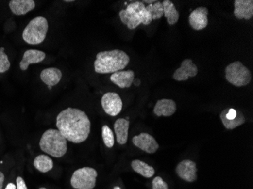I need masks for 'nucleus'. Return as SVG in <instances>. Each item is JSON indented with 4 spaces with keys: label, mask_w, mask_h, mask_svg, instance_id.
<instances>
[{
    "label": "nucleus",
    "mask_w": 253,
    "mask_h": 189,
    "mask_svg": "<svg viewBox=\"0 0 253 189\" xmlns=\"http://www.w3.org/2000/svg\"><path fill=\"white\" fill-rule=\"evenodd\" d=\"M40 148L50 156L60 158L67 153V140L58 129H50L42 136Z\"/></svg>",
    "instance_id": "3"
},
{
    "label": "nucleus",
    "mask_w": 253,
    "mask_h": 189,
    "mask_svg": "<svg viewBox=\"0 0 253 189\" xmlns=\"http://www.w3.org/2000/svg\"><path fill=\"white\" fill-rule=\"evenodd\" d=\"M9 5L13 14L23 16L34 10L36 4L34 0H12Z\"/></svg>",
    "instance_id": "18"
},
{
    "label": "nucleus",
    "mask_w": 253,
    "mask_h": 189,
    "mask_svg": "<svg viewBox=\"0 0 253 189\" xmlns=\"http://www.w3.org/2000/svg\"><path fill=\"white\" fill-rule=\"evenodd\" d=\"M114 189H121V188L119 187V186H116V187L114 188Z\"/></svg>",
    "instance_id": "32"
},
{
    "label": "nucleus",
    "mask_w": 253,
    "mask_h": 189,
    "mask_svg": "<svg viewBox=\"0 0 253 189\" xmlns=\"http://www.w3.org/2000/svg\"><path fill=\"white\" fill-rule=\"evenodd\" d=\"M220 120L222 121L223 125L227 129H235V128L238 127L239 126L243 125L245 121H246L243 113L241 111H239V110H237V115H236L235 120H231H231L226 119L223 111L220 113Z\"/></svg>",
    "instance_id": "23"
},
{
    "label": "nucleus",
    "mask_w": 253,
    "mask_h": 189,
    "mask_svg": "<svg viewBox=\"0 0 253 189\" xmlns=\"http://www.w3.org/2000/svg\"><path fill=\"white\" fill-rule=\"evenodd\" d=\"M197 164L192 160H183L176 167V173L181 179L186 182H192L197 180Z\"/></svg>",
    "instance_id": "10"
},
{
    "label": "nucleus",
    "mask_w": 253,
    "mask_h": 189,
    "mask_svg": "<svg viewBox=\"0 0 253 189\" xmlns=\"http://www.w3.org/2000/svg\"><path fill=\"white\" fill-rule=\"evenodd\" d=\"M5 189H16V186L13 184V183H9V184H8V186H6Z\"/></svg>",
    "instance_id": "30"
},
{
    "label": "nucleus",
    "mask_w": 253,
    "mask_h": 189,
    "mask_svg": "<svg viewBox=\"0 0 253 189\" xmlns=\"http://www.w3.org/2000/svg\"><path fill=\"white\" fill-rule=\"evenodd\" d=\"M46 58L45 52L40 50H27L23 55L22 60L20 62L21 71H27L31 64H38L43 62Z\"/></svg>",
    "instance_id": "13"
},
{
    "label": "nucleus",
    "mask_w": 253,
    "mask_h": 189,
    "mask_svg": "<svg viewBox=\"0 0 253 189\" xmlns=\"http://www.w3.org/2000/svg\"><path fill=\"white\" fill-rule=\"evenodd\" d=\"M56 126L67 141L79 144L89 137L91 123L83 110L67 108L57 116Z\"/></svg>",
    "instance_id": "1"
},
{
    "label": "nucleus",
    "mask_w": 253,
    "mask_h": 189,
    "mask_svg": "<svg viewBox=\"0 0 253 189\" xmlns=\"http://www.w3.org/2000/svg\"><path fill=\"white\" fill-rule=\"evenodd\" d=\"M163 5L164 16L167 18L168 24L170 25L178 23L179 20L180 14L173 3L170 0H165L162 2Z\"/></svg>",
    "instance_id": "20"
},
{
    "label": "nucleus",
    "mask_w": 253,
    "mask_h": 189,
    "mask_svg": "<svg viewBox=\"0 0 253 189\" xmlns=\"http://www.w3.org/2000/svg\"><path fill=\"white\" fill-rule=\"evenodd\" d=\"M114 84L121 89L130 88L135 80V72L133 71H119L113 73L110 77Z\"/></svg>",
    "instance_id": "16"
},
{
    "label": "nucleus",
    "mask_w": 253,
    "mask_h": 189,
    "mask_svg": "<svg viewBox=\"0 0 253 189\" xmlns=\"http://www.w3.org/2000/svg\"><path fill=\"white\" fill-rule=\"evenodd\" d=\"M101 104L105 113L112 117L118 115L122 110V100L118 93H105L101 99Z\"/></svg>",
    "instance_id": "8"
},
{
    "label": "nucleus",
    "mask_w": 253,
    "mask_h": 189,
    "mask_svg": "<svg viewBox=\"0 0 253 189\" xmlns=\"http://www.w3.org/2000/svg\"><path fill=\"white\" fill-rule=\"evenodd\" d=\"M62 78V71L56 67H49L40 73V79L43 83L48 86L49 90H52V86H56Z\"/></svg>",
    "instance_id": "15"
},
{
    "label": "nucleus",
    "mask_w": 253,
    "mask_h": 189,
    "mask_svg": "<svg viewBox=\"0 0 253 189\" xmlns=\"http://www.w3.org/2000/svg\"><path fill=\"white\" fill-rule=\"evenodd\" d=\"M198 74V68L191 59H185L181 63V67L177 69L173 74V78L177 81H186L189 78H195Z\"/></svg>",
    "instance_id": "11"
},
{
    "label": "nucleus",
    "mask_w": 253,
    "mask_h": 189,
    "mask_svg": "<svg viewBox=\"0 0 253 189\" xmlns=\"http://www.w3.org/2000/svg\"><path fill=\"white\" fill-rule=\"evenodd\" d=\"M129 124V121L124 118L118 119L114 124V129L118 144H124L128 142Z\"/></svg>",
    "instance_id": "19"
},
{
    "label": "nucleus",
    "mask_w": 253,
    "mask_h": 189,
    "mask_svg": "<svg viewBox=\"0 0 253 189\" xmlns=\"http://www.w3.org/2000/svg\"><path fill=\"white\" fill-rule=\"evenodd\" d=\"M4 50H5L4 48H0V73L1 74L9 71L11 66L8 55L4 52Z\"/></svg>",
    "instance_id": "26"
},
{
    "label": "nucleus",
    "mask_w": 253,
    "mask_h": 189,
    "mask_svg": "<svg viewBox=\"0 0 253 189\" xmlns=\"http://www.w3.org/2000/svg\"><path fill=\"white\" fill-rule=\"evenodd\" d=\"M65 2H74V0H66V1H65Z\"/></svg>",
    "instance_id": "31"
},
{
    "label": "nucleus",
    "mask_w": 253,
    "mask_h": 189,
    "mask_svg": "<svg viewBox=\"0 0 253 189\" xmlns=\"http://www.w3.org/2000/svg\"><path fill=\"white\" fill-rule=\"evenodd\" d=\"M119 16L121 22L125 24L130 30L136 29L141 24L149 25L152 21L151 15L146 8L135 14H129L124 9H122L119 12Z\"/></svg>",
    "instance_id": "7"
},
{
    "label": "nucleus",
    "mask_w": 253,
    "mask_h": 189,
    "mask_svg": "<svg viewBox=\"0 0 253 189\" xmlns=\"http://www.w3.org/2000/svg\"><path fill=\"white\" fill-rule=\"evenodd\" d=\"M4 180H5V176H4V174L2 173V172H0V189H2Z\"/></svg>",
    "instance_id": "29"
},
{
    "label": "nucleus",
    "mask_w": 253,
    "mask_h": 189,
    "mask_svg": "<svg viewBox=\"0 0 253 189\" xmlns=\"http://www.w3.org/2000/svg\"><path fill=\"white\" fill-rule=\"evenodd\" d=\"M130 57L119 49L99 52L94 62V70L97 74H113L123 71L128 65Z\"/></svg>",
    "instance_id": "2"
},
{
    "label": "nucleus",
    "mask_w": 253,
    "mask_h": 189,
    "mask_svg": "<svg viewBox=\"0 0 253 189\" xmlns=\"http://www.w3.org/2000/svg\"><path fill=\"white\" fill-rule=\"evenodd\" d=\"M225 78L231 84L242 87L250 83L252 75L250 70L243 63L235 62L226 67Z\"/></svg>",
    "instance_id": "5"
},
{
    "label": "nucleus",
    "mask_w": 253,
    "mask_h": 189,
    "mask_svg": "<svg viewBox=\"0 0 253 189\" xmlns=\"http://www.w3.org/2000/svg\"><path fill=\"white\" fill-rule=\"evenodd\" d=\"M34 166L40 172L47 173L53 168V161L47 155H39L34 159Z\"/></svg>",
    "instance_id": "22"
},
{
    "label": "nucleus",
    "mask_w": 253,
    "mask_h": 189,
    "mask_svg": "<svg viewBox=\"0 0 253 189\" xmlns=\"http://www.w3.org/2000/svg\"><path fill=\"white\" fill-rule=\"evenodd\" d=\"M132 141L135 146L148 154L155 153L159 148V144L154 139L153 136L146 132H143L138 136H135L133 138Z\"/></svg>",
    "instance_id": "9"
},
{
    "label": "nucleus",
    "mask_w": 253,
    "mask_h": 189,
    "mask_svg": "<svg viewBox=\"0 0 253 189\" xmlns=\"http://www.w3.org/2000/svg\"><path fill=\"white\" fill-rule=\"evenodd\" d=\"M16 182H17V186H16V189H28L27 188L26 184L24 182V179L22 178L18 177L16 179Z\"/></svg>",
    "instance_id": "28"
},
{
    "label": "nucleus",
    "mask_w": 253,
    "mask_h": 189,
    "mask_svg": "<svg viewBox=\"0 0 253 189\" xmlns=\"http://www.w3.org/2000/svg\"><path fill=\"white\" fill-rule=\"evenodd\" d=\"M40 189H45V188H40Z\"/></svg>",
    "instance_id": "33"
},
{
    "label": "nucleus",
    "mask_w": 253,
    "mask_h": 189,
    "mask_svg": "<svg viewBox=\"0 0 253 189\" xmlns=\"http://www.w3.org/2000/svg\"><path fill=\"white\" fill-rule=\"evenodd\" d=\"M234 15L238 19L250 20L253 16V0H236L235 1Z\"/></svg>",
    "instance_id": "14"
},
{
    "label": "nucleus",
    "mask_w": 253,
    "mask_h": 189,
    "mask_svg": "<svg viewBox=\"0 0 253 189\" xmlns=\"http://www.w3.org/2000/svg\"><path fill=\"white\" fill-rule=\"evenodd\" d=\"M208 10L205 7H199L190 13L189 22L190 26L196 31H201L208 26Z\"/></svg>",
    "instance_id": "12"
},
{
    "label": "nucleus",
    "mask_w": 253,
    "mask_h": 189,
    "mask_svg": "<svg viewBox=\"0 0 253 189\" xmlns=\"http://www.w3.org/2000/svg\"><path fill=\"white\" fill-rule=\"evenodd\" d=\"M152 189H169V187L162 178L157 176L152 181Z\"/></svg>",
    "instance_id": "27"
},
{
    "label": "nucleus",
    "mask_w": 253,
    "mask_h": 189,
    "mask_svg": "<svg viewBox=\"0 0 253 189\" xmlns=\"http://www.w3.org/2000/svg\"><path fill=\"white\" fill-rule=\"evenodd\" d=\"M131 167L135 172L146 178H151L155 174L153 167L140 160H133L131 162Z\"/></svg>",
    "instance_id": "21"
},
{
    "label": "nucleus",
    "mask_w": 253,
    "mask_h": 189,
    "mask_svg": "<svg viewBox=\"0 0 253 189\" xmlns=\"http://www.w3.org/2000/svg\"><path fill=\"white\" fill-rule=\"evenodd\" d=\"M102 140L107 148H112L115 143L113 132L107 125H104L102 129Z\"/></svg>",
    "instance_id": "25"
},
{
    "label": "nucleus",
    "mask_w": 253,
    "mask_h": 189,
    "mask_svg": "<svg viewBox=\"0 0 253 189\" xmlns=\"http://www.w3.org/2000/svg\"><path fill=\"white\" fill-rule=\"evenodd\" d=\"M48 30V21L46 17H34L24 28L23 40L29 45H39L45 40Z\"/></svg>",
    "instance_id": "4"
},
{
    "label": "nucleus",
    "mask_w": 253,
    "mask_h": 189,
    "mask_svg": "<svg viewBox=\"0 0 253 189\" xmlns=\"http://www.w3.org/2000/svg\"><path fill=\"white\" fill-rule=\"evenodd\" d=\"M147 10L150 12L152 16V20H158L162 18L164 16L163 5L162 2L156 1L152 4H150L146 7Z\"/></svg>",
    "instance_id": "24"
},
{
    "label": "nucleus",
    "mask_w": 253,
    "mask_h": 189,
    "mask_svg": "<svg viewBox=\"0 0 253 189\" xmlns=\"http://www.w3.org/2000/svg\"><path fill=\"white\" fill-rule=\"evenodd\" d=\"M98 173L92 167H83L74 171L71 185L75 189H93L96 186Z\"/></svg>",
    "instance_id": "6"
},
{
    "label": "nucleus",
    "mask_w": 253,
    "mask_h": 189,
    "mask_svg": "<svg viewBox=\"0 0 253 189\" xmlns=\"http://www.w3.org/2000/svg\"><path fill=\"white\" fill-rule=\"evenodd\" d=\"M177 110V105L172 99L159 100L154 108V113L158 117H170L173 115Z\"/></svg>",
    "instance_id": "17"
}]
</instances>
